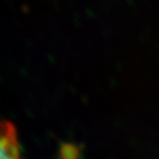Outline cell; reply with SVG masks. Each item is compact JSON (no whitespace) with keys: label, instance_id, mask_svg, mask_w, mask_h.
Segmentation results:
<instances>
[{"label":"cell","instance_id":"cell-2","mask_svg":"<svg viewBox=\"0 0 159 159\" xmlns=\"http://www.w3.org/2000/svg\"><path fill=\"white\" fill-rule=\"evenodd\" d=\"M0 159H19V150H10L0 146Z\"/></svg>","mask_w":159,"mask_h":159},{"label":"cell","instance_id":"cell-1","mask_svg":"<svg viewBox=\"0 0 159 159\" xmlns=\"http://www.w3.org/2000/svg\"><path fill=\"white\" fill-rule=\"evenodd\" d=\"M80 154L79 146L72 143H63L60 146L59 159H80Z\"/></svg>","mask_w":159,"mask_h":159}]
</instances>
